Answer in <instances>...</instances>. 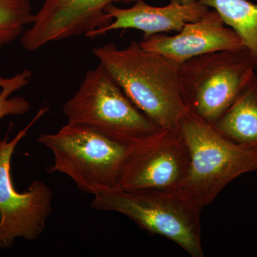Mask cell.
<instances>
[{"label": "cell", "mask_w": 257, "mask_h": 257, "mask_svg": "<svg viewBox=\"0 0 257 257\" xmlns=\"http://www.w3.org/2000/svg\"><path fill=\"white\" fill-rule=\"evenodd\" d=\"M246 48L211 52L180 64L179 90L189 114L215 124L256 70Z\"/></svg>", "instance_id": "obj_6"}, {"label": "cell", "mask_w": 257, "mask_h": 257, "mask_svg": "<svg viewBox=\"0 0 257 257\" xmlns=\"http://www.w3.org/2000/svg\"><path fill=\"white\" fill-rule=\"evenodd\" d=\"M189 165L190 153L179 128H161L126 147L119 189L179 191Z\"/></svg>", "instance_id": "obj_8"}, {"label": "cell", "mask_w": 257, "mask_h": 257, "mask_svg": "<svg viewBox=\"0 0 257 257\" xmlns=\"http://www.w3.org/2000/svg\"><path fill=\"white\" fill-rule=\"evenodd\" d=\"M34 18L30 0H0V49L20 38Z\"/></svg>", "instance_id": "obj_14"}, {"label": "cell", "mask_w": 257, "mask_h": 257, "mask_svg": "<svg viewBox=\"0 0 257 257\" xmlns=\"http://www.w3.org/2000/svg\"><path fill=\"white\" fill-rule=\"evenodd\" d=\"M91 206L127 216L140 229L174 241L191 256H204L202 209L179 191L116 189L94 196Z\"/></svg>", "instance_id": "obj_3"}, {"label": "cell", "mask_w": 257, "mask_h": 257, "mask_svg": "<svg viewBox=\"0 0 257 257\" xmlns=\"http://www.w3.org/2000/svg\"><path fill=\"white\" fill-rule=\"evenodd\" d=\"M179 130L190 153L188 174L179 192L198 207L212 204L240 176L256 172L257 147L231 141L188 111Z\"/></svg>", "instance_id": "obj_2"}, {"label": "cell", "mask_w": 257, "mask_h": 257, "mask_svg": "<svg viewBox=\"0 0 257 257\" xmlns=\"http://www.w3.org/2000/svg\"><path fill=\"white\" fill-rule=\"evenodd\" d=\"M215 10L240 37L257 69V4L248 0H199Z\"/></svg>", "instance_id": "obj_13"}, {"label": "cell", "mask_w": 257, "mask_h": 257, "mask_svg": "<svg viewBox=\"0 0 257 257\" xmlns=\"http://www.w3.org/2000/svg\"><path fill=\"white\" fill-rule=\"evenodd\" d=\"M140 0H44L33 23L20 37L22 47L35 52L51 42L84 35L111 23L104 10L114 3Z\"/></svg>", "instance_id": "obj_9"}, {"label": "cell", "mask_w": 257, "mask_h": 257, "mask_svg": "<svg viewBox=\"0 0 257 257\" xmlns=\"http://www.w3.org/2000/svg\"><path fill=\"white\" fill-rule=\"evenodd\" d=\"M37 142L53 155L50 173L67 176L83 192L95 196L119 189L127 146L69 123L55 133L42 134Z\"/></svg>", "instance_id": "obj_5"}, {"label": "cell", "mask_w": 257, "mask_h": 257, "mask_svg": "<svg viewBox=\"0 0 257 257\" xmlns=\"http://www.w3.org/2000/svg\"><path fill=\"white\" fill-rule=\"evenodd\" d=\"M47 110L42 106L30 124L10 141L8 137L0 138V250L11 248L18 238L32 241L40 237L53 209V194L45 182L34 181L28 191L19 192L11 174L17 145Z\"/></svg>", "instance_id": "obj_7"}, {"label": "cell", "mask_w": 257, "mask_h": 257, "mask_svg": "<svg viewBox=\"0 0 257 257\" xmlns=\"http://www.w3.org/2000/svg\"><path fill=\"white\" fill-rule=\"evenodd\" d=\"M140 45L180 64L211 52L246 48L237 34L213 9L197 21L184 25L177 35L157 34L143 39Z\"/></svg>", "instance_id": "obj_10"}, {"label": "cell", "mask_w": 257, "mask_h": 257, "mask_svg": "<svg viewBox=\"0 0 257 257\" xmlns=\"http://www.w3.org/2000/svg\"><path fill=\"white\" fill-rule=\"evenodd\" d=\"M209 7L199 0H170L163 7L152 6L140 0L130 8H120L114 4L104 10L111 23L94 30L86 37L103 36L113 30L134 29L144 33L143 39L157 34L181 31L187 23L197 21L204 16Z\"/></svg>", "instance_id": "obj_11"}, {"label": "cell", "mask_w": 257, "mask_h": 257, "mask_svg": "<svg viewBox=\"0 0 257 257\" xmlns=\"http://www.w3.org/2000/svg\"><path fill=\"white\" fill-rule=\"evenodd\" d=\"M62 111L69 124L91 128L125 146L162 128L135 105L99 63L86 73Z\"/></svg>", "instance_id": "obj_4"}, {"label": "cell", "mask_w": 257, "mask_h": 257, "mask_svg": "<svg viewBox=\"0 0 257 257\" xmlns=\"http://www.w3.org/2000/svg\"><path fill=\"white\" fill-rule=\"evenodd\" d=\"M32 77L31 71L25 69L10 78L0 77V120L10 115H23L30 109V102L20 96H12L13 93L26 87Z\"/></svg>", "instance_id": "obj_15"}, {"label": "cell", "mask_w": 257, "mask_h": 257, "mask_svg": "<svg viewBox=\"0 0 257 257\" xmlns=\"http://www.w3.org/2000/svg\"><path fill=\"white\" fill-rule=\"evenodd\" d=\"M93 54L128 99L160 128H179L187 114L180 90V63L133 41L125 48L108 43Z\"/></svg>", "instance_id": "obj_1"}, {"label": "cell", "mask_w": 257, "mask_h": 257, "mask_svg": "<svg viewBox=\"0 0 257 257\" xmlns=\"http://www.w3.org/2000/svg\"><path fill=\"white\" fill-rule=\"evenodd\" d=\"M234 143L257 147V74H253L229 109L212 125Z\"/></svg>", "instance_id": "obj_12"}]
</instances>
